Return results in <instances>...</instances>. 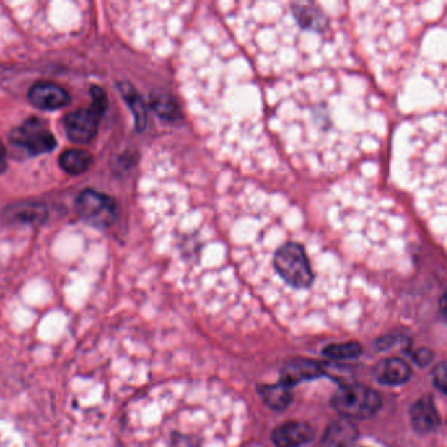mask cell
<instances>
[{"mask_svg":"<svg viewBox=\"0 0 447 447\" xmlns=\"http://www.w3.org/2000/svg\"><path fill=\"white\" fill-rule=\"evenodd\" d=\"M5 165H7V149L0 141V173L5 169Z\"/></svg>","mask_w":447,"mask_h":447,"instance_id":"obj_19","label":"cell"},{"mask_svg":"<svg viewBox=\"0 0 447 447\" xmlns=\"http://www.w3.org/2000/svg\"><path fill=\"white\" fill-rule=\"evenodd\" d=\"M10 141L12 145L27 151L29 155H41L50 152L57 146V141L45 123L38 119H30L15 129Z\"/></svg>","mask_w":447,"mask_h":447,"instance_id":"obj_5","label":"cell"},{"mask_svg":"<svg viewBox=\"0 0 447 447\" xmlns=\"http://www.w3.org/2000/svg\"><path fill=\"white\" fill-rule=\"evenodd\" d=\"M374 375L382 385L398 386L409 380L412 370L402 358H385L376 365Z\"/></svg>","mask_w":447,"mask_h":447,"instance_id":"obj_10","label":"cell"},{"mask_svg":"<svg viewBox=\"0 0 447 447\" xmlns=\"http://www.w3.org/2000/svg\"><path fill=\"white\" fill-rule=\"evenodd\" d=\"M412 357L415 359V362L420 365V366H425L428 365L433 359V353L428 349H420L418 352H415L412 354Z\"/></svg>","mask_w":447,"mask_h":447,"instance_id":"obj_18","label":"cell"},{"mask_svg":"<svg viewBox=\"0 0 447 447\" xmlns=\"http://www.w3.org/2000/svg\"><path fill=\"white\" fill-rule=\"evenodd\" d=\"M323 354L326 357L335 361H345L354 359L362 354V346L356 341H349L345 343H330L323 349Z\"/></svg>","mask_w":447,"mask_h":447,"instance_id":"obj_16","label":"cell"},{"mask_svg":"<svg viewBox=\"0 0 447 447\" xmlns=\"http://www.w3.org/2000/svg\"><path fill=\"white\" fill-rule=\"evenodd\" d=\"M330 402L335 411L343 418L365 420L375 416L380 411L383 402L373 388L350 383L339 388Z\"/></svg>","mask_w":447,"mask_h":447,"instance_id":"obj_1","label":"cell"},{"mask_svg":"<svg viewBox=\"0 0 447 447\" xmlns=\"http://www.w3.org/2000/svg\"><path fill=\"white\" fill-rule=\"evenodd\" d=\"M60 165L67 173L80 175L92 165V155L84 149H67L60 155Z\"/></svg>","mask_w":447,"mask_h":447,"instance_id":"obj_13","label":"cell"},{"mask_svg":"<svg viewBox=\"0 0 447 447\" xmlns=\"http://www.w3.org/2000/svg\"><path fill=\"white\" fill-rule=\"evenodd\" d=\"M337 447H356V446H346V445H340V446Z\"/></svg>","mask_w":447,"mask_h":447,"instance_id":"obj_20","label":"cell"},{"mask_svg":"<svg viewBox=\"0 0 447 447\" xmlns=\"http://www.w3.org/2000/svg\"><path fill=\"white\" fill-rule=\"evenodd\" d=\"M29 101L36 108L44 110H56L70 104L69 92L53 83H37L29 90Z\"/></svg>","mask_w":447,"mask_h":447,"instance_id":"obj_9","label":"cell"},{"mask_svg":"<svg viewBox=\"0 0 447 447\" xmlns=\"http://www.w3.org/2000/svg\"><path fill=\"white\" fill-rule=\"evenodd\" d=\"M257 391L264 402L274 411H285L293 402L291 388L280 382L276 385H261Z\"/></svg>","mask_w":447,"mask_h":447,"instance_id":"obj_12","label":"cell"},{"mask_svg":"<svg viewBox=\"0 0 447 447\" xmlns=\"http://www.w3.org/2000/svg\"><path fill=\"white\" fill-rule=\"evenodd\" d=\"M121 92H122V96L125 97V100L130 105L133 113H134L136 128L139 130L145 129L146 122H147V112H146V106H145L142 97L139 96V93L135 92L134 88L129 83H123L121 86Z\"/></svg>","mask_w":447,"mask_h":447,"instance_id":"obj_15","label":"cell"},{"mask_svg":"<svg viewBox=\"0 0 447 447\" xmlns=\"http://www.w3.org/2000/svg\"><path fill=\"white\" fill-rule=\"evenodd\" d=\"M411 425L415 432L428 434L434 432L441 425V416L431 395H425L415 402L409 411Z\"/></svg>","mask_w":447,"mask_h":447,"instance_id":"obj_7","label":"cell"},{"mask_svg":"<svg viewBox=\"0 0 447 447\" xmlns=\"http://www.w3.org/2000/svg\"><path fill=\"white\" fill-rule=\"evenodd\" d=\"M291 12L297 19L299 25L304 29L322 32L328 25V17L311 1L291 3Z\"/></svg>","mask_w":447,"mask_h":447,"instance_id":"obj_11","label":"cell"},{"mask_svg":"<svg viewBox=\"0 0 447 447\" xmlns=\"http://www.w3.org/2000/svg\"><path fill=\"white\" fill-rule=\"evenodd\" d=\"M323 375H326L323 366L316 361L307 358H295L283 366L280 375V383L293 388L298 383L313 380Z\"/></svg>","mask_w":447,"mask_h":447,"instance_id":"obj_6","label":"cell"},{"mask_svg":"<svg viewBox=\"0 0 447 447\" xmlns=\"http://www.w3.org/2000/svg\"><path fill=\"white\" fill-rule=\"evenodd\" d=\"M273 265L283 281L295 289H307L313 282V273L304 248L293 241L282 244L274 254Z\"/></svg>","mask_w":447,"mask_h":447,"instance_id":"obj_2","label":"cell"},{"mask_svg":"<svg viewBox=\"0 0 447 447\" xmlns=\"http://www.w3.org/2000/svg\"><path fill=\"white\" fill-rule=\"evenodd\" d=\"M433 383L442 394H446L447 369L446 362H441L433 372Z\"/></svg>","mask_w":447,"mask_h":447,"instance_id":"obj_17","label":"cell"},{"mask_svg":"<svg viewBox=\"0 0 447 447\" xmlns=\"http://www.w3.org/2000/svg\"><path fill=\"white\" fill-rule=\"evenodd\" d=\"M151 108L154 112L167 121H178L181 119V109L175 97L169 93L159 92L151 96Z\"/></svg>","mask_w":447,"mask_h":447,"instance_id":"obj_14","label":"cell"},{"mask_svg":"<svg viewBox=\"0 0 447 447\" xmlns=\"http://www.w3.org/2000/svg\"><path fill=\"white\" fill-rule=\"evenodd\" d=\"M92 106L90 109H79L64 119V130L70 141L75 143H88L97 134L100 119L106 109V95L100 87H93Z\"/></svg>","mask_w":447,"mask_h":447,"instance_id":"obj_3","label":"cell"},{"mask_svg":"<svg viewBox=\"0 0 447 447\" xmlns=\"http://www.w3.org/2000/svg\"><path fill=\"white\" fill-rule=\"evenodd\" d=\"M313 438V428L303 421L283 422L271 433V441L277 447H302Z\"/></svg>","mask_w":447,"mask_h":447,"instance_id":"obj_8","label":"cell"},{"mask_svg":"<svg viewBox=\"0 0 447 447\" xmlns=\"http://www.w3.org/2000/svg\"><path fill=\"white\" fill-rule=\"evenodd\" d=\"M76 211L90 226L106 228L116 219V202L106 194L87 189L79 194Z\"/></svg>","mask_w":447,"mask_h":447,"instance_id":"obj_4","label":"cell"}]
</instances>
